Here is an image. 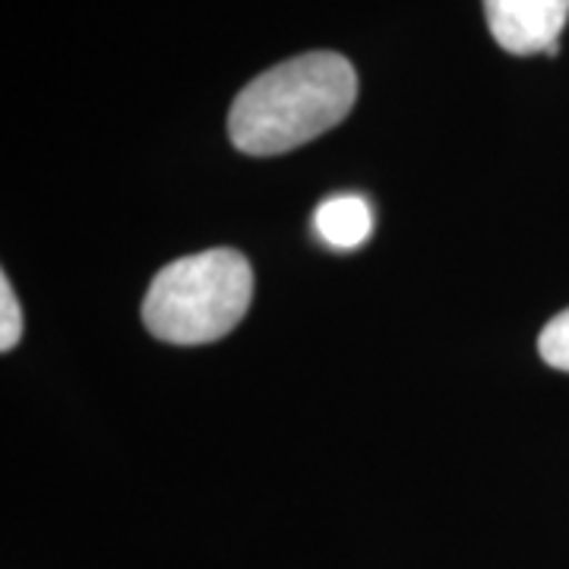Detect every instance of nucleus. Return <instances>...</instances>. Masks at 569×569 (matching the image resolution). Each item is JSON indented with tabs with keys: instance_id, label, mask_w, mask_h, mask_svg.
Segmentation results:
<instances>
[{
	"instance_id": "1",
	"label": "nucleus",
	"mask_w": 569,
	"mask_h": 569,
	"mask_svg": "<svg viewBox=\"0 0 569 569\" xmlns=\"http://www.w3.org/2000/svg\"><path fill=\"white\" fill-rule=\"evenodd\" d=\"M358 99L355 67L336 51H310L247 82L228 114L244 156H282L342 123Z\"/></svg>"
},
{
	"instance_id": "2",
	"label": "nucleus",
	"mask_w": 569,
	"mask_h": 569,
	"mask_svg": "<svg viewBox=\"0 0 569 569\" xmlns=\"http://www.w3.org/2000/svg\"><path fill=\"white\" fill-rule=\"evenodd\" d=\"M253 269L238 250H203L168 263L142 301L146 329L171 346H206L244 320Z\"/></svg>"
},
{
	"instance_id": "3",
	"label": "nucleus",
	"mask_w": 569,
	"mask_h": 569,
	"mask_svg": "<svg viewBox=\"0 0 569 569\" xmlns=\"http://www.w3.org/2000/svg\"><path fill=\"white\" fill-rule=\"evenodd\" d=\"M490 36L509 54H557L569 0H485Z\"/></svg>"
},
{
	"instance_id": "4",
	"label": "nucleus",
	"mask_w": 569,
	"mask_h": 569,
	"mask_svg": "<svg viewBox=\"0 0 569 569\" xmlns=\"http://www.w3.org/2000/svg\"><path fill=\"white\" fill-rule=\"evenodd\" d=\"M313 228L329 247L355 250L370 238L373 216H370L367 200L355 197V193H346V197H332V200L320 203L317 216H313Z\"/></svg>"
},
{
	"instance_id": "5",
	"label": "nucleus",
	"mask_w": 569,
	"mask_h": 569,
	"mask_svg": "<svg viewBox=\"0 0 569 569\" xmlns=\"http://www.w3.org/2000/svg\"><path fill=\"white\" fill-rule=\"evenodd\" d=\"M538 351L545 358V365L567 370L569 373V307L563 313H557L538 336Z\"/></svg>"
},
{
	"instance_id": "6",
	"label": "nucleus",
	"mask_w": 569,
	"mask_h": 569,
	"mask_svg": "<svg viewBox=\"0 0 569 569\" xmlns=\"http://www.w3.org/2000/svg\"><path fill=\"white\" fill-rule=\"evenodd\" d=\"M0 317H3L0 320V348L10 351L22 336V310L7 276H0Z\"/></svg>"
}]
</instances>
